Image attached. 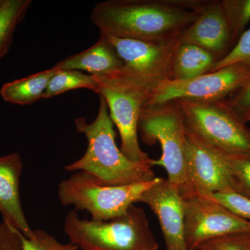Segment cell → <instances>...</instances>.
I'll list each match as a JSON object with an SVG mask.
<instances>
[{"label":"cell","mask_w":250,"mask_h":250,"mask_svg":"<svg viewBox=\"0 0 250 250\" xmlns=\"http://www.w3.org/2000/svg\"><path fill=\"white\" fill-rule=\"evenodd\" d=\"M200 195L218 202L237 216L250 221V200L233 190Z\"/></svg>","instance_id":"obj_24"},{"label":"cell","mask_w":250,"mask_h":250,"mask_svg":"<svg viewBox=\"0 0 250 250\" xmlns=\"http://www.w3.org/2000/svg\"><path fill=\"white\" fill-rule=\"evenodd\" d=\"M250 79V65L238 62L192 80H164L153 90L146 106L182 99L201 102L225 100Z\"/></svg>","instance_id":"obj_8"},{"label":"cell","mask_w":250,"mask_h":250,"mask_svg":"<svg viewBox=\"0 0 250 250\" xmlns=\"http://www.w3.org/2000/svg\"><path fill=\"white\" fill-rule=\"evenodd\" d=\"M216 152L223 158L228 167L231 190L250 200V156Z\"/></svg>","instance_id":"obj_20"},{"label":"cell","mask_w":250,"mask_h":250,"mask_svg":"<svg viewBox=\"0 0 250 250\" xmlns=\"http://www.w3.org/2000/svg\"><path fill=\"white\" fill-rule=\"evenodd\" d=\"M175 100L186 130L202 144L225 154L250 156V128L227 99L209 102Z\"/></svg>","instance_id":"obj_5"},{"label":"cell","mask_w":250,"mask_h":250,"mask_svg":"<svg viewBox=\"0 0 250 250\" xmlns=\"http://www.w3.org/2000/svg\"><path fill=\"white\" fill-rule=\"evenodd\" d=\"M21 250H80L72 243L63 244L44 230H34L30 238H26L18 230Z\"/></svg>","instance_id":"obj_22"},{"label":"cell","mask_w":250,"mask_h":250,"mask_svg":"<svg viewBox=\"0 0 250 250\" xmlns=\"http://www.w3.org/2000/svg\"><path fill=\"white\" fill-rule=\"evenodd\" d=\"M218 59L198 46L179 43L172 65V80H192L208 73Z\"/></svg>","instance_id":"obj_16"},{"label":"cell","mask_w":250,"mask_h":250,"mask_svg":"<svg viewBox=\"0 0 250 250\" xmlns=\"http://www.w3.org/2000/svg\"><path fill=\"white\" fill-rule=\"evenodd\" d=\"M138 133L145 144L161 145L162 155L152 166H162L167 180L178 189L182 197L188 191L186 167V129L177 100L146 106L141 109Z\"/></svg>","instance_id":"obj_6"},{"label":"cell","mask_w":250,"mask_h":250,"mask_svg":"<svg viewBox=\"0 0 250 250\" xmlns=\"http://www.w3.org/2000/svg\"><path fill=\"white\" fill-rule=\"evenodd\" d=\"M238 62H243L250 66V29L245 31L232 50L226 57L215 62L209 72Z\"/></svg>","instance_id":"obj_25"},{"label":"cell","mask_w":250,"mask_h":250,"mask_svg":"<svg viewBox=\"0 0 250 250\" xmlns=\"http://www.w3.org/2000/svg\"><path fill=\"white\" fill-rule=\"evenodd\" d=\"M242 120L245 122V123H250V111L246 113L243 117H242Z\"/></svg>","instance_id":"obj_28"},{"label":"cell","mask_w":250,"mask_h":250,"mask_svg":"<svg viewBox=\"0 0 250 250\" xmlns=\"http://www.w3.org/2000/svg\"><path fill=\"white\" fill-rule=\"evenodd\" d=\"M105 36L129 70L163 80H172V61L179 43L178 37L154 42Z\"/></svg>","instance_id":"obj_11"},{"label":"cell","mask_w":250,"mask_h":250,"mask_svg":"<svg viewBox=\"0 0 250 250\" xmlns=\"http://www.w3.org/2000/svg\"><path fill=\"white\" fill-rule=\"evenodd\" d=\"M22 167V159L18 153L0 156V212L5 223L26 238H30L34 230L28 223L20 196Z\"/></svg>","instance_id":"obj_14"},{"label":"cell","mask_w":250,"mask_h":250,"mask_svg":"<svg viewBox=\"0 0 250 250\" xmlns=\"http://www.w3.org/2000/svg\"><path fill=\"white\" fill-rule=\"evenodd\" d=\"M183 200L184 237L188 250H196L204 241L215 237L250 232V221L237 216L212 199L196 194Z\"/></svg>","instance_id":"obj_9"},{"label":"cell","mask_w":250,"mask_h":250,"mask_svg":"<svg viewBox=\"0 0 250 250\" xmlns=\"http://www.w3.org/2000/svg\"><path fill=\"white\" fill-rule=\"evenodd\" d=\"M2 1H3V0H0V4H1V3H2Z\"/></svg>","instance_id":"obj_29"},{"label":"cell","mask_w":250,"mask_h":250,"mask_svg":"<svg viewBox=\"0 0 250 250\" xmlns=\"http://www.w3.org/2000/svg\"><path fill=\"white\" fill-rule=\"evenodd\" d=\"M64 231L81 250H158L146 211L132 205L126 213L108 221L81 219L76 210L67 213Z\"/></svg>","instance_id":"obj_4"},{"label":"cell","mask_w":250,"mask_h":250,"mask_svg":"<svg viewBox=\"0 0 250 250\" xmlns=\"http://www.w3.org/2000/svg\"><path fill=\"white\" fill-rule=\"evenodd\" d=\"M196 250H250V232L229 233L210 238Z\"/></svg>","instance_id":"obj_23"},{"label":"cell","mask_w":250,"mask_h":250,"mask_svg":"<svg viewBox=\"0 0 250 250\" xmlns=\"http://www.w3.org/2000/svg\"><path fill=\"white\" fill-rule=\"evenodd\" d=\"M75 125L77 132L85 135L88 147L82 157L65 166V170L83 171L106 186L144 183L156 178L152 170V161H130L117 146L114 124L102 95L96 118L88 123L84 117H80L75 120Z\"/></svg>","instance_id":"obj_2"},{"label":"cell","mask_w":250,"mask_h":250,"mask_svg":"<svg viewBox=\"0 0 250 250\" xmlns=\"http://www.w3.org/2000/svg\"><path fill=\"white\" fill-rule=\"evenodd\" d=\"M93 76L100 86L99 95L106 100L110 118L119 131L122 152L134 162H152L140 147L138 122L153 90L166 80L132 71L124 65L115 71Z\"/></svg>","instance_id":"obj_3"},{"label":"cell","mask_w":250,"mask_h":250,"mask_svg":"<svg viewBox=\"0 0 250 250\" xmlns=\"http://www.w3.org/2000/svg\"><path fill=\"white\" fill-rule=\"evenodd\" d=\"M31 3V0H3L0 4V60L9 52L16 28Z\"/></svg>","instance_id":"obj_18"},{"label":"cell","mask_w":250,"mask_h":250,"mask_svg":"<svg viewBox=\"0 0 250 250\" xmlns=\"http://www.w3.org/2000/svg\"><path fill=\"white\" fill-rule=\"evenodd\" d=\"M59 71L52 67L24 78L7 82L0 90L1 96L4 101L15 104L34 103L43 98L49 81Z\"/></svg>","instance_id":"obj_17"},{"label":"cell","mask_w":250,"mask_h":250,"mask_svg":"<svg viewBox=\"0 0 250 250\" xmlns=\"http://www.w3.org/2000/svg\"><path fill=\"white\" fill-rule=\"evenodd\" d=\"M0 250H21L17 229L4 221L0 223Z\"/></svg>","instance_id":"obj_27"},{"label":"cell","mask_w":250,"mask_h":250,"mask_svg":"<svg viewBox=\"0 0 250 250\" xmlns=\"http://www.w3.org/2000/svg\"><path fill=\"white\" fill-rule=\"evenodd\" d=\"M78 88L100 93V86L93 75H85L78 70H59L49 81L43 98H51Z\"/></svg>","instance_id":"obj_19"},{"label":"cell","mask_w":250,"mask_h":250,"mask_svg":"<svg viewBox=\"0 0 250 250\" xmlns=\"http://www.w3.org/2000/svg\"><path fill=\"white\" fill-rule=\"evenodd\" d=\"M220 1L233 39L237 42L250 21V0H221Z\"/></svg>","instance_id":"obj_21"},{"label":"cell","mask_w":250,"mask_h":250,"mask_svg":"<svg viewBox=\"0 0 250 250\" xmlns=\"http://www.w3.org/2000/svg\"><path fill=\"white\" fill-rule=\"evenodd\" d=\"M123 65L124 62L106 36L100 34L95 45L62 59L53 67L58 70H84L91 75H100L118 70Z\"/></svg>","instance_id":"obj_15"},{"label":"cell","mask_w":250,"mask_h":250,"mask_svg":"<svg viewBox=\"0 0 250 250\" xmlns=\"http://www.w3.org/2000/svg\"><path fill=\"white\" fill-rule=\"evenodd\" d=\"M138 202L149 206L159 219L166 250H188L184 237V200L174 184L159 177L143 192Z\"/></svg>","instance_id":"obj_13"},{"label":"cell","mask_w":250,"mask_h":250,"mask_svg":"<svg viewBox=\"0 0 250 250\" xmlns=\"http://www.w3.org/2000/svg\"><path fill=\"white\" fill-rule=\"evenodd\" d=\"M229 104L242 117L250 111V79L228 99Z\"/></svg>","instance_id":"obj_26"},{"label":"cell","mask_w":250,"mask_h":250,"mask_svg":"<svg viewBox=\"0 0 250 250\" xmlns=\"http://www.w3.org/2000/svg\"><path fill=\"white\" fill-rule=\"evenodd\" d=\"M186 167L188 191L183 198L196 194L231 190L229 174L223 158L216 151L202 144L187 130Z\"/></svg>","instance_id":"obj_10"},{"label":"cell","mask_w":250,"mask_h":250,"mask_svg":"<svg viewBox=\"0 0 250 250\" xmlns=\"http://www.w3.org/2000/svg\"><path fill=\"white\" fill-rule=\"evenodd\" d=\"M159 177L144 183L106 186L83 171L72 174L59 183L58 197L63 206H73L75 210H85L93 221H108L126 213Z\"/></svg>","instance_id":"obj_7"},{"label":"cell","mask_w":250,"mask_h":250,"mask_svg":"<svg viewBox=\"0 0 250 250\" xmlns=\"http://www.w3.org/2000/svg\"><path fill=\"white\" fill-rule=\"evenodd\" d=\"M181 44L198 46L221 60L236 44L220 1L204 0L197 19L181 31Z\"/></svg>","instance_id":"obj_12"},{"label":"cell","mask_w":250,"mask_h":250,"mask_svg":"<svg viewBox=\"0 0 250 250\" xmlns=\"http://www.w3.org/2000/svg\"><path fill=\"white\" fill-rule=\"evenodd\" d=\"M204 0H107L95 5L91 21L100 34L161 42L173 40L200 14Z\"/></svg>","instance_id":"obj_1"}]
</instances>
